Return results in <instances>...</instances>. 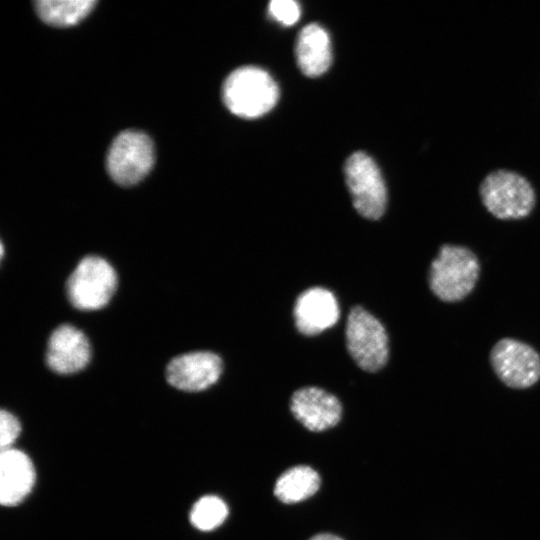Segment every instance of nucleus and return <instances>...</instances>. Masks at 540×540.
I'll use <instances>...</instances> for the list:
<instances>
[{
    "label": "nucleus",
    "instance_id": "f257e3e1",
    "mask_svg": "<svg viewBox=\"0 0 540 540\" xmlns=\"http://www.w3.org/2000/svg\"><path fill=\"white\" fill-rule=\"evenodd\" d=\"M479 273V260L470 249L444 244L430 265L428 283L441 301L458 302L474 289Z\"/></svg>",
    "mask_w": 540,
    "mask_h": 540
},
{
    "label": "nucleus",
    "instance_id": "f03ea898",
    "mask_svg": "<svg viewBox=\"0 0 540 540\" xmlns=\"http://www.w3.org/2000/svg\"><path fill=\"white\" fill-rule=\"evenodd\" d=\"M226 107L242 118H257L276 104L279 90L274 79L263 69L244 66L231 72L222 89Z\"/></svg>",
    "mask_w": 540,
    "mask_h": 540
},
{
    "label": "nucleus",
    "instance_id": "7ed1b4c3",
    "mask_svg": "<svg viewBox=\"0 0 540 540\" xmlns=\"http://www.w3.org/2000/svg\"><path fill=\"white\" fill-rule=\"evenodd\" d=\"M485 208L498 219H521L528 216L536 202L530 182L515 171L498 169L490 172L479 188Z\"/></svg>",
    "mask_w": 540,
    "mask_h": 540
},
{
    "label": "nucleus",
    "instance_id": "20e7f679",
    "mask_svg": "<svg viewBox=\"0 0 540 540\" xmlns=\"http://www.w3.org/2000/svg\"><path fill=\"white\" fill-rule=\"evenodd\" d=\"M117 288V275L105 259L84 257L70 274L66 292L70 303L80 310H97L108 304Z\"/></svg>",
    "mask_w": 540,
    "mask_h": 540
},
{
    "label": "nucleus",
    "instance_id": "39448f33",
    "mask_svg": "<svg viewBox=\"0 0 540 540\" xmlns=\"http://www.w3.org/2000/svg\"><path fill=\"white\" fill-rule=\"evenodd\" d=\"M347 349L356 364L368 372L383 368L388 360V335L381 322L362 307H354L346 324Z\"/></svg>",
    "mask_w": 540,
    "mask_h": 540
},
{
    "label": "nucleus",
    "instance_id": "423d86ee",
    "mask_svg": "<svg viewBox=\"0 0 540 540\" xmlns=\"http://www.w3.org/2000/svg\"><path fill=\"white\" fill-rule=\"evenodd\" d=\"M345 179L357 212L371 220L385 212L387 190L374 160L364 152L353 153L345 163Z\"/></svg>",
    "mask_w": 540,
    "mask_h": 540
},
{
    "label": "nucleus",
    "instance_id": "0eeeda50",
    "mask_svg": "<svg viewBox=\"0 0 540 540\" xmlns=\"http://www.w3.org/2000/svg\"><path fill=\"white\" fill-rule=\"evenodd\" d=\"M154 163V148L151 139L135 130L121 132L112 142L106 160L111 178L123 186L141 181Z\"/></svg>",
    "mask_w": 540,
    "mask_h": 540
},
{
    "label": "nucleus",
    "instance_id": "6e6552de",
    "mask_svg": "<svg viewBox=\"0 0 540 540\" xmlns=\"http://www.w3.org/2000/svg\"><path fill=\"white\" fill-rule=\"evenodd\" d=\"M498 378L513 389H526L540 379V355L530 345L512 338L499 340L490 352Z\"/></svg>",
    "mask_w": 540,
    "mask_h": 540
},
{
    "label": "nucleus",
    "instance_id": "1a4fd4ad",
    "mask_svg": "<svg viewBox=\"0 0 540 540\" xmlns=\"http://www.w3.org/2000/svg\"><path fill=\"white\" fill-rule=\"evenodd\" d=\"M222 370V359L217 354L196 351L173 358L167 365L166 379L179 390L198 392L215 384Z\"/></svg>",
    "mask_w": 540,
    "mask_h": 540
},
{
    "label": "nucleus",
    "instance_id": "9d476101",
    "mask_svg": "<svg viewBox=\"0 0 540 540\" xmlns=\"http://www.w3.org/2000/svg\"><path fill=\"white\" fill-rule=\"evenodd\" d=\"M290 410L297 421L313 432L336 426L342 417L338 398L318 387L296 390L291 397Z\"/></svg>",
    "mask_w": 540,
    "mask_h": 540
},
{
    "label": "nucleus",
    "instance_id": "9b49d317",
    "mask_svg": "<svg viewBox=\"0 0 540 540\" xmlns=\"http://www.w3.org/2000/svg\"><path fill=\"white\" fill-rule=\"evenodd\" d=\"M91 358L87 336L78 328L62 324L51 333L46 362L58 374H72L84 369Z\"/></svg>",
    "mask_w": 540,
    "mask_h": 540
},
{
    "label": "nucleus",
    "instance_id": "f8f14e48",
    "mask_svg": "<svg viewBox=\"0 0 540 540\" xmlns=\"http://www.w3.org/2000/svg\"><path fill=\"white\" fill-rule=\"evenodd\" d=\"M340 311L332 292L313 287L301 293L294 306V318L298 331L312 336L332 327L339 319Z\"/></svg>",
    "mask_w": 540,
    "mask_h": 540
},
{
    "label": "nucleus",
    "instance_id": "ddd939ff",
    "mask_svg": "<svg viewBox=\"0 0 540 540\" xmlns=\"http://www.w3.org/2000/svg\"><path fill=\"white\" fill-rule=\"evenodd\" d=\"M35 469L30 458L17 449L0 454V502L4 506L19 504L32 490Z\"/></svg>",
    "mask_w": 540,
    "mask_h": 540
},
{
    "label": "nucleus",
    "instance_id": "4468645a",
    "mask_svg": "<svg viewBox=\"0 0 540 540\" xmlns=\"http://www.w3.org/2000/svg\"><path fill=\"white\" fill-rule=\"evenodd\" d=\"M296 58L302 73L309 77H317L329 68L332 60L331 43L323 27L313 23L300 31Z\"/></svg>",
    "mask_w": 540,
    "mask_h": 540
},
{
    "label": "nucleus",
    "instance_id": "2eb2a0df",
    "mask_svg": "<svg viewBox=\"0 0 540 540\" xmlns=\"http://www.w3.org/2000/svg\"><path fill=\"white\" fill-rule=\"evenodd\" d=\"M320 485L321 478L315 469L307 465H296L277 478L274 495L285 504L299 503L313 496Z\"/></svg>",
    "mask_w": 540,
    "mask_h": 540
},
{
    "label": "nucleus",
    "instance_id": "dca6fc26",
    "mask_svg": "<svg viewBox=\"0 0 540 540\" xmlns=\"http://www.w3.org/2000/svg\"><path fill=\"white\" fill-rule=\"evenodd\" d=\"M94 0H39V17L54 26H70L82 20L95 6Z\"/></svg>",
    "mask_w": 540,
    "mask_h": 540
},
{
    "label": "nucleus",
    "instance_id": "f3484780",
    "mask_svg": "<svg viewBox=\"0 0 540 540\" xmlns=\"http://www.w3.org/2000/svg\"><path fill=\"white\" fill-rule=\"evenodd\" d=\"M229 513L227 504L216 495L199 498L190 512L191 524L201 531H211L226 520Z\"/></svg>",
    "mask_w": 540,
    "mask_h": 540
},
{
    "label": "nucleus",
    "instance_id": "a211bd4d",
    "mask_svg": "<svg viewBox=\"0 0 540 540\" xmlns=\"http://www.w3.org/2000/svg\"><path fill=\"white\" fill-rule=\"evenodd\" d=\"M271 16L283 25L290 26L298 21L300 7L293 0H273L269 3Z\"/></svg>",
    "mask_w": 540,
    "mask_h": 540
},
{
    "label": "nucleus",
    "instance_id": "6ab92c4d",
    "mask_svg": "<svg viewBox=\"0 0 540 540\" xmlns=\"http://www.w3.org/2000/svg\"><path fill=\"white\" fill-rule=\"evenodd\" d=\"M21 432L19 420L9 411L0 412V447L1 451L10 449Z\"/></svg>",
    "mask_w": 540,
    "mask_h": 540
},
{
    "label": "nucleus",
    "instance_id": "aec40b11",
    "mask_svg": "<svg viewBox=\"0 0 540 540\" xmlns=\"http://www.w3.org/2000/svg\"><path fill=\"white\" fill-rule=\"evenodd\" d=\"M308 540H344V539L331 533H319L312 536Z\"/></svg>",
    "mask_w": 540,
    "mask_h": 540
}]
</instances>
